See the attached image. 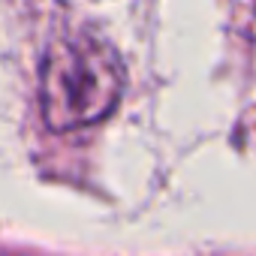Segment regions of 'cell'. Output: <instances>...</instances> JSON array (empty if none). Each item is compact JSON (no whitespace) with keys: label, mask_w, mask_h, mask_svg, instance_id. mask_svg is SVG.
Segmentation results:
<instances>
[{"label":"cell","mask_w":256,"mask_h":256,"mask_svg":"<svg viewBox=\"0 0 256 256\" xmlns=\"http://www.w3.org/2000/svg\"><path fill=\"white\" fill-rule=\"evenodd\" d=\"M124 88V66L108 40L90 28L58 34L42 58L40 96L52 130L70 133L114 112Z\"/></svg>","instance_id":"obj_1"}]
</instances>
